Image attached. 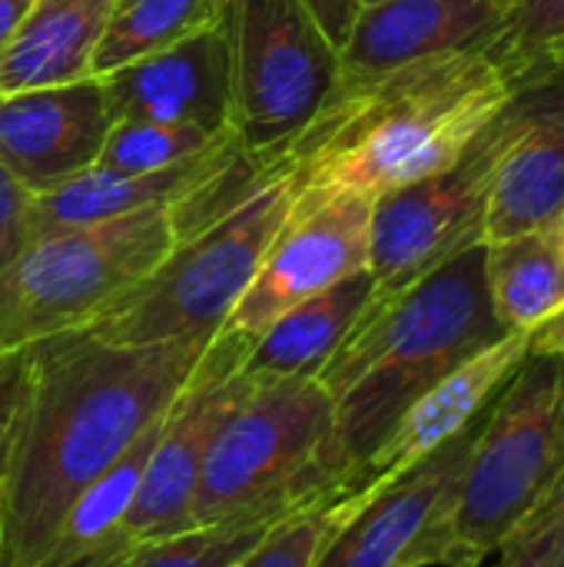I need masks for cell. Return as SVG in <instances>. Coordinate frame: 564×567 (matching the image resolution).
Wrapping results in <instances>:
<instances>
[{
  "label": "cell",
  "instance_id": "f546056e",
  "mask_svg": "<svg viewBox=\"0 0 564 567\" xmlns=\"http://www.w3.org/2000/svg\"><path fill=\"white\" fill-rule=\"evenodd\" d=\"M23 349L20 352H0V488L10 462V445L17 432L20 415V395H23Z\"/></svg>",
  "mask_w": 564,
  "mask_h": 567
},
{
  "label": "cell",
  "instance_id": "7402d4cb",
  "mask_svg": "<svg viewBox=\"0 0 564 567\" xmlns=\"http://www.w3.org/2000/svg\"><path fill=\"white\" fill-rule=\"evenodd\" d=\"M492 309L509 332H532L564 302V249L555 229L485 243Z\"/></svg>",
  "mask_w": 564,
  "mask_h": 567
},
{
  "label": "cell",
  "instance_id": "d6986e66",
  "mask_svg": "<svg viewBox=\"0 0 564 567\" xmlns=\"http://www.w3.org/2000/svg\"><path fill=\"white\" fill-rule=\"evenodd\" d=\"M113 0H30L0 50V93L93 76Z\"/></svg>",
  "mask_w": 564,
  "mask_h": 567
},
{
  "label": "cell",
  "instance_id": "ffe728a7",
  "mask_svg": "<svg viewBox=\"0 0 564 567\" xmlns=\"http://www.w3.org/2000/svg\"><path fill=\"white\" fill-rule=\"evenodd\" d=\"M376 296L369 269L329 286L326 292L283 312L243 355V372L253 379H316L332 359L349 329Z\"/></svg>",
  "mask_w": 564,
  "mask_h": 567
},
{
  "label": "cell",
  "instance_id": "4316f807",
  "mask_svg": "<svg viewBox=\"0 0 564 567\" xmlns=\"http://www.w3.org/2000/svg\"><path fill=\"white\" fill-rule=\"evenodd\" d=\"M359 495H329L279 522L236 567H316L359 512Z\"/></svg>",
  "mask_w": 564,
  "mask_h": 567
},
{
  "label": "cell",
  "instance_id": "8fae6325",
  "mask_svg": "<svg viewBox=\"0 0 564 567\" xmlns=\"http://www.w3.org/2000/svg\"><path fill=\"white\" fill-rule=\"evenodd\" d=\"M369 233L372 199L366 196H293L289 216L219 332L253 342L293 306L369 269Z\"/></svg>",
  "mask_w": 564,
  "mask_h": 567
},
{
  "label": "cell",
  "instance_id": "3957f363",
  "mask_svg": "<svg viewBox=\"0 0 564 567\" xmlns=\"http://www.w3.org/2000/svg\"><path fill=\"white\" fill-rule=\"evenodd\" d=\"M505 332L485 282V243L399 292H376L316 372L332 399L336 449L349 485L419 395Z\"/></svg>",
  "mask_w": 564,
  "mask_h": 567
},
{
  "label": "cell",
  "instance_id": "5bb4252c",
  "mask_svg": "<svg viewBox=\"0 0 564 567\" xmlns=\"http://www.w3.org/2000/svg\"><path fill=\"white\" fill-rule=\"evenodd\" d=\"M502 130L485 243L548 229L564 213V73L519 86L502 110Z\"/></svg>",
  "mask_w": 564,
  "mask_h": 567
},
{
  "label": "cell",
  "instance_id": "277c9868",
  "mask_svg": "<svg viewBox=\"0 0 564 567\" xmlns=\"http://www.w3.org/2000/svg\"><path fill=\"white\" fill-rule=\"evenodd\" d=\"M349 495L332 399L316 379H253L219 425L189 505V525L239 512L302 508Z\"/></svg>",
  "mask_w": 564,
  "mask_h": 567
},
{
  "label": "cell",
  "instance_id": "9c48e42d",
  "mask_svg": "<svg viewBox=\"0 0 564 567\" xmlns=\"http://www.w3.org/2000/svg\"><path fill=\"white\" fill-rule=\"evenodd\" d=\"M502 136L499 113L459 163L372 203L369 272L376 292H399L459 252L485 243V206Z\"/></svg>",
  "mask_w": 564,
  "mask_h": 567
},
{
  "label": "cell",
  "instance_id": "ac0fdd59",
  "mask_svg": "<svg viewBox=\"0 0 564 567\" xmlns=\"http://www.w3.org/2000/svg\"><path fill=\"white\" fill-rule=\"evenodd\" d=\"M243 150L239 136L223 140L219 146L156 173H110V169H83L63 186L33 196L30 203V236L103 223L116 216H130L153 206H176L196 196L236 153Z\"/></svg>",
  "mask_w": 564,
  "mask_h": 567
},
{
  "label": "cell",
  "instance_id": "d6a6232c",
  "mask_svg": "<svg viewBox=\"0 0 564 567\" xmlns=\"http://www.w3.org/2000/svg\"><path fill=\"white\" fill-rule=\"evenodd\" d=\"M27 3H30V0H0V50H3L7 37L13 33L17 20L23 17Z\"/></svg>",
  "mask_w": 564,
  "mask_h": 567
},
{
  "label": "cell",
  "instance_id": "5b68a950",
  "mask_svg": "<svg viewBox=\"0 0 564 567\" xmlns=\"http://www.w3.org/2000/svg\"><path fill=\"white\" fill-rule=\"evenodd\" d=\"M296 196L293 156L269 159L256 186L226 213L193 226L176 249L86 332L123 342L213 339L253 282Z\"/></svg>",
  "mask_w": 564,
  "mask_h": 567
},
{
  "label": "cell",
  "instance_id": "2e32d148",
  "mask_svg": "<svg viewBox=\"0 0 564 567\" xmlns=\"http://www.w3.org/2000/svg\"><path fill=\"white\" fill-rule=\"evenodd\" d=\"M529 359V332H505L499 342L462 362L442 382H435L425 395H419L409 412L396 422L389 439L366 458V465L352 475L349 492L372 498L402 475H409L419 462L439 452L449 439L469 429L492 399L505 389V382Z\"/></svg>",
  "mask_w": 564,
  "mask_h": 567
},
{
  "label": "cell",
  "instance_id": "52a82bcc",
  "mask_svg": "<svg viewBox=\"0 0 564 567\" xmlns=\"http://www.w3.org/2000/svg\"><path fill=\"white\" fill-rule=\"evenodd\" d=\"M564 472V355H529L485 412L442 522V567L489 558Z\"/></svg>",
  "mask_w": 564,
  "mask_h": 567
},
{
  "label": "cell",
  "instance_id": "4dcf8cb0",
  "mask_svg": "<svg viewBox=\"0 0 564 567\" xmlns=\"http://www.w3.org/2000/svg\"><path fill=\"white\" fill-rule=\"evenodd\" d=\"M299 3L316 20V27L326 33V40L336 50H342L352 33V23L362 10V0H299Z\"/></svg>",
  "mask_w": 564,
  "mask_h": 567
},
{
  "label": "cell",
  "instance_id": "603a6c76",
  "mask_svg": "<svg viewBox=\"0 0 564 567\" xmlns=\"http://www.w3.org/2000/svg\"><path fill=\"white\" fill-rule=\"evenodd\" d=\"M293 512L299 508L239 512L209 525H189L183 532L136 545L110 567H236Z\"/></svg>",
  "mask_w": 564,
  "mask_h": 567
},
{
  "label": "cell",
  "instance_id": "30bf717a",
  "mask_svg": "<svg viewBox=\"0 0 564 567\" xmlns=\"http://www.w3.org/2000/svg\"><path fill=\"white\" fill-rule=\"evenodd\" d=\"M246 349L249 339L216 332L199 369L193 372L180 399L170 405L156 445L150 452L136 502L120 532L113 565L136 545L189 528V505L199 485L206 452L226 415L249 389V375L239 369Z\"/></svg>",
  "mask_w": 564,
  "mask_h": 567
},
{
  "label": "cell",
  "instance_id": "44dd1931",
  "mask_svg": "<svg viewBox=\"0 0 564 567\" xmlns=\"http://www.w3.org/2000/svg\"><path fill=\"white\" fill-rule=\"evenodd\" d=\"M166 419V415H163ZM150 425L106 472H100L66 508L37 567H110L116 558L120 532L136 502L160 425Z\"/></svg>",
  "mask_w": 564,
  "mask_h": 567
},
{
  "label": "cell",
  "instance_id": "cb8c5ba5",
  "mask_svg": "<svg viewBox=\"0 0 564 567\" xmlns=\"http://www.w3.org/2000/svg\"><path fill=\"white\" fill-rule=\"evenodd\" d=\"M206 20H213L206 0H113L93 56V76L103 80L146 53L176 43Z\"/></svg>",
  "mask_w": 564,
  "mask_h": 567
},
{
  "label": "cell",
  "instance_id": "83f0119b",
  "mask_svg": "<svg viewBox=\"0 0 564 567\" xmlns=\"http://www.w3.org/2000/svg\"><path fill=\"white\" fill-rule=\"evenodd\" d=\"M495 555L499 567H564V472Z\"/></svg>",
  "mask_w": 564,
  "mask_h": 567
},
{
  "label": "cell",
  "instance_id": "7c38bea8",
  "mask_svg": "<svg viewBox=\"0 0 564 567\" xmlns=\"http://www.w3.org/2000/svg\"><path fill=\"white\" fill-rule=\"evenodd\" d=\"M485 412L455 439H449L439 452H432L425 462H419L409 475L382 488L379 495L372 498L359 495L362 498L359 512L336 535V542L329 545V551L316 567L442 565L439 532L452 508L459 478L465 472V462L485 422Z\"/></svg>",
  "mask_w": 564,
  "mask_h": 567
},
{
  "label": "cell",
  "instance_id": "ba28073f",
  "mask_svg": "<svg viewBox=\"0 0 564 567\" xmlns=\"http://www.w3.org/2000/svg\"><path fill=\"white\" fill-rule=\"evenodd\" d=\"M339 80V50L299 0H246L233 17V130L249 153H283Z\"/></svg>",
  "mask_w": 564,
  "mask_h": 567
},
{
  "label": "cell",
  "instance_id": "836d02e7",
  "mask_svg": "<svg viewBox=\"0 0 564 567\" xmlns=\"http://www.w3.org/2000/svg\"><path fill=\"white\" fill-rule=\"evenodd\" d=\"M243 3H246V0H206L213 20H233V17L239 13Z\"/></svg>",
  "mask_w": 564,
  "mask_h": 567
},
{
  "label": "cell",
  "instance_id": "f1b7e54d",
  "mask_svg": "<svg viewBox=\"0 0 564 567\" xmlns=\"http://www.w3.org/2000/svg\"><path fill=\"white\" fill-rule=\"evenodd\" d=\"M30 189H23L0 163V269L10 266L30 243Z\"/></svg>",
  "mask_w": 564,
  "mask_h": 567
},
{
  "label": "cell",
  "instance_id": "8992f818",
  "mask_svg": "<svg viewBox=\"0 0 564 567\" xmlns=\"http://www.w3.org/2000/svg\"><path fill=\"white\" fill-rule=\"evenodd\" d=\"M180 239V203L30 236L20 256L0 269V352L93 326Z\"/></svg>",
  "mask_w": 564,
  "mask_h": 567
},
{
  "label": "cell",
  "instance_id": "e0dca14e",
  "mask_svg": "<svg viewBox=\"0 0 564 567\" xmlns=\"http://www.w3.org/2000/svg\"><path fill=\"white\" fill-rule=\"evenodd\" d=\"M505 0H372L362 3L346 47L342 76H379L419 60L482 50L505 27Z\"/></svg>",
  "mask_w": 564,
  "mask_h": 567
},
{
  "label": "cell",
  "instance_id": "9a60e30c",
  "mask_svg": "<svg viewBox=\"0 0 564 567\" xmlns=\"http://www.w3.org/2000/svg\"><path fill=\"white\" fill-rule=\"evenodd\" d=\"M103 80L0 93V163L30 196L90 169L110 133Z\"/></svg>",
  "mask_w": 564,
  "mask_h": 567
},
{
  "label": "cell",
  "instance_id": "7a4b0ae2",
  "mask_svg": "<svg viewBox=\"0 0 564 567\" xmlns=\"http://www.w3.org/2000/svg\"><path fill=\"white\" fill-rule=\"evenodd\" d=\"M512 93L492 43L379 76H342L316 120L286 146L296 196L352 193L376 203L442 173L499 120Z\"/></svg>",
  "mask_w": 564,
  "mask_h": 567
},
{
  "label": "cell",
  "instance_id": "484cf974",
  "mask_svg": "<svg viewBox=\"0 0 564 567\" xmlns=\"http://www.w3.org/2000/svg\"><path fill=\"white\" fill-rule=\"evenodd\" d=\"M492 53L515 90L564 73V0H509Z\"/></svg>",
  "mask_w": 564,
  "mask_h": 567
},
{
  "label": "cell",
  "instance_id": "4fadbf2b",
  "mask_svg": "<svg viewBox=\"0 0 564 567\" xmlns=\"http://www.w3.org/2000/svg\"><path fill=\"white\" fill-rule=\"evenodd\" d=\"M103 93L113 120H156L236 133L233 20H206L176 43L113 70L103 76Z\"/></svg>",
  "mask_w": 564,
  "mask_h": 567
},
{
  "label": "cell",
  "instance_id": "d4e9b609",
  "mask_svg": "<svg viewBox=\"0 0 564 567\" xmlns=\"http://www.w3.org/2000/svg\"><path fill=\"white\" fill-rule=\"evenodd\" d=\"M236 133H209L186 123H156V120H113L100 146L96 169L110 173H156L180 166Z\"/></svg>",
  "mask_w": 564,
  "mask_h": 567
},
{
  "label": "cell",
  "instance_id": "6da1fadb",
  "mask_svg": "<svg viewBox=\"0 0 564 567\" xmlns=\"http://www.w3.org/2000/svg\"><path fill=\"white\" fill-rule=\"evenodd\" d=\"M213 339L123 346L86 329L23 349V395L0 488V565L37 567L73 498L156 425Z\"/></svg>",
  "mask_w": 564,
  "mask_h": 567
},
{
  "label": "cell",
  "instance_id": "d590c367",
  "mask_svg": "<svg viewBox=\"0 0 564 567\" xmlns=\"http://www.w3.org/2000/svg\"><path fill=\"white\" fill-rule=\"evenodd\" d=\"M552 229H555V236H558V243H562V249H564V213L558 216V223H555Z\"/></svg>",
  "mask_w": 564,
  "mask_h": 567
},
{
  "label": "cell",
  "instance_id": "8d00e7d4",
  "mask_svg": "<svg viewBox=\"0 0 564 567\" xmlns=\"http://www.w3.org/2000/svg\"><path fill=\"white\" fill-rule=\"evenodd\" d=\"M362 3H372V0H362ZM505 3H509V0H505Z\"/></svg>",
  "mask_w": 564,
  "mask_h": 567
},
{
  "label": "cell",
  "instance_id": "1f68e13d",
  "mask_svg": "<svg viewBox=\"0 0 564 567\" xmlns=\"http://www.w3.org/2000/svg\"><path fill=\"white\" fill-rule=\"evenodd\" d=\"M529 355H564V302L529 332Z\"/></svg>",
  "mask_w": 564,
  "mask_h": 567
},
{
  "label": "cell",
  "instance_id": "74e56055",
  "mask_svg": "<svg viewBox=\"0 0 564 567\" xmlns=\"http://www.w3.org/2000/svg\"><path fill=\"white\" fill-rule=\"evenodd\" d=\"M0 567H3V565H0Z\"/></svg>",
  "mask_w": 564,
  "mask_h": 567
},
{
  "label": "cell",
  "instance_id": "e575fe53",
  "mask_svg": "<svg viewBox=\"0 0 564 567\" xmlns=\"http://www.w3.org/2000/svg\"><path fill=\"white\" fill-rule=\"evenodd\" d=\"M445 567H482V558H455V561H449Z\"/></svg>",
  "mask_w": 564,
  "mask_h": 567
}]
</instances>
